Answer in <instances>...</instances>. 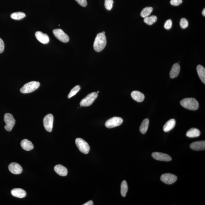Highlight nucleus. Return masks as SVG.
Instances as JSON below:
<instances>
[{
  "instance_id": "31",
  "label": "nucleus",
  "mask_w": 205,
  "mask_h": 205,
  "mask_svg": "<svg viewBox=\"0 0 205 205\" xmlns=\"http://www.w3.org/2000/svg\"><path fill=\"white\" fill-rule=\"evenodd\" d=\"M173 25V22L171 20H167L165 23L164 28L166 29L169 30L171 29Z\"/></svg>"
},
{
  "instance_id": "17",
  "label": "nucleus",
  "mask_w": 205,
  "mask_h": 205,
  "mask_svg": "<svg viewBox=\"0 0 205 205\" xmlns=\"http://www.w3.org/2000/svg\"><path fill=\"white\" fill-rule=\"evenodd\" d=\"M132 98L138 102H141L145 98L144 94L138 91H133L131 93Z\"/></svg>"
},
{
  "instance_id": "32",
  "label": "nucleus",
  "mask_w": 205,
  "mask_h": 205,
  "mask_svg": "<svg viewBox=\"0 0 205 205\" xmlns=\"http://www.w3.org/2000/svg\"><path fill=\"white\" fill-rule=\"evenodd\" d=\"M182 0H171L170 4L173 6H178L182 3Z\"/></svg>"
},
{
  "instance_id": "28",
  "label": "nucleus",
  "mask_w": 205,
  "mask_h": 205,
  "mask_svg": "<svg viewBox=\"0 0 205 205\" xmlns=\"http://www.w3.org/2000/svg\"><path fill=\"white\" fill-rule=\"evenodd\" d=\"M80 89H81V87L78 85L74 87V88L71 90V91H70L69 94L68 96V98H71V97H72L73 96L75 95L80 91Z\"/></svg>"
},
{
  "instance_id": "7",
  "label": "nucleus",
  "mask_w": 205,
  "mask_h": 205,
  "mask_svg": "<svg viewBox=\"0 0 205 205\" xmlns=\"http://www.w3.org/2000/svg\"><path fill=\"white\" fill-rule=\"evenodd\" d=\"M123 120L119 117H112L106 122L105 125L109 128L118 127L121 125L123 123Z\"/></svg>"
},
{
  "instance_id": "24",
  "label": "nucleus",
  "mask_w": 205,
  "mask_h": 205,
  "mask_svg": "<svg viewBox=\"0 0 205 205\" xmlns=\"http://www.w3.org/2000/svg\"><path fill=\"white\" fill-rule=\"evenodd\" d=\"M153 10V8L152 7H146L140 13V16L144 18L149 17L152 12Z\"/></svg>"
},
{
  "instance_id": "23",
  "label": "nucleus",
  "mask_w": 205,
  "mask_h": 205,
  "mask_svg": "<svg viewBox=\"0 0 205 205\" xmlns=\"http://www.w3.org/2000/svg\"><path fill=\"white\" fill-rule=\"evenodd\" d=\"M149 120V119H146L143 120L140 128V131L143 134H145L148 130Z\"/></svg>"
},
{
  "instance_id": "1",
  "label": "nucleus",
  "mask_w": 205,
  "mask_h": 205,
  "mask_svg": "<svg viewBox=\"0 0 205 205\" xmlns=\"http://www.w3.org/2000/svg\"><path fill=\"white\" fill-rule=\"evenodd\" d=\"M107 44V38L105 34L100 33L97 34L94 44V49L97 52L102 51Z\"/></svg>"
},
{
  "instance_id": "21",
  "label": "nucleus",
  "mask_w": 205,
  "mask_h": 205,
  "mask_svg": "<svg viewBox=\"0 0 205 205\" xmlns=\"http://www.w3.org/2000/svg\"><path fill=\"white\" fill-rule=\"evenodd\" d=\"M197 73L199 77L202 81V82L205 84V69L203 66L199 65L197 66Z\"/></svg>"
},
{
  "instance_id": "18",
  "label": "nucleus",
  "mask_w": 205,
  "mask_h": 205,
  "mask_svg": "<svg viewBox=\"0 0 205 205\" xmlns=\"http://www.w3.org/2000/svg\"><path fill=\"white\" fill-rule=\"evenodd\" d=\"M54 170L57 174L62 176H66L68 173L67 169L61 164L56 165L54 167Z\"/></svg>"
},
{
  "instance_id": "14",
  "label": "nucleus",
  "mask_w": 205,
  "mask_h": 205,
  "mask_svg": "<svg viewBox=\"0 0 205 205\" xmlns=\"http://www.w3.org/2000/svg\"><path fill=\"white\" fill-rule=\"evenodd\" d=\"M190 148L196 151H200L204 150L205 149V141H202L194 142L192 143L190 145Z\"/></svg>"
},
{
  "instance_id": "26",
  "label": "nucleus",
  "mask_w": 205,
  "mask_h": 205,
  "mask_svg": "<svg viewBox=\"0 0 205 205\" xmlns=\"http://www.w3.org/2000/svg\"><path fill=\"white\" fill-rule=\"evenodd\" d=\"M25 14L22 12L14 13L11 14V18L15 20H21L26 17Z\"/></svg>"
},
{
  "instance_id": "15",
  "label": "nucleus",
  "mask_w": 205,
  "mask_h": 205,
  "mask_svg": "<svg viewBox=\"0 0 205 205\" xmlns=\"http://www.w3.org/2000/svg\"><path fill=\"white\" fill-rule=\"evenodd\" d=\"M11 195L14 197L22 198L26 196V192L21 188H14L11 191Z\"/></svg>"
},
{
  "instance_id": "30",
  "label": "nucleus",
  "mask_w": 205,
  "mask_h": 205,
  "mask_svg": "<svg viewBox=\"0 0 205 205\" xmlns=\"http://www.w3.org/2000/svg\"><path fill=\"white\" fill-rule=\"evenodd\" d=\"M180 25L181 28L183 29L187 28L188 26V21L185 18H182L180 20Z\"/></svg>"
},
{
  "instance_id": "5",
  "label": "nucleus",
  "mask_w": 205,
  "mask_h": 205,
  "mask_svg": "<svg viewBox=\"0 0 205 205\" xmlns=\"http://www.w3.org/2000/svg\"><path fill=\"white\" fill-rule=\"evenodd\" d=\"M4 122L6 125L4 127L5 129L8 131H11L15 124V120L12 114L6 113L4 116Z\"/></svg>"
},
{
  "instance_id": "9",
  "label": "nucleus",
  "mask_w": 205,
  "mask_h": 205,
  "mask_svg": "<svg viewBox=\"0 0 205 205\" xmlns=\"http://www.w3.org/2000/svg\"><path fill=\"white\" fill-rule=\"evenodd\" d=\"M53 33L56 38L63 43H67L69 41L68 36L63 31V30L58 29L53 31Z\"/></svg>"
},
{
  "instance_id": "2",
  "label": "nucleus",
  "mask_w": 205,
  "mask_h": 205,
  "mask_svg": "<svg viewBox=\"0 0 205 205\" xmlns=\"http://www.w3.org/2000/svg\"><path fill=\"white\" fill-rule=\"evenodd\" d=\"M182 107L190 110H196L198 109L199 104L195 99L189 98L183 99L180 102Z\"/></svg>"
},
{
  "instance_id": "35",
  "label": "nucleus",
  "mask_w": 205,
  "mask_h": 205,
  "mask_svg": "<svg viewBox=\"0 0 205 205\" xmlns=\"http://www.w3.org/2000/svg\"><path fill=\"white\" fill-rule=\"evenodd\" d=\"M94 205V203L92 200H89L88 202H87L86 203H84L83 205Z\"/></svg>"
},
{
  "instance_id": "27",
  "label": "nucleus",
  "mask_w": 205,
  "mask_h": 205,
  "mask_svg": "<svg viewBox=\"0 0 205 205\" xmlns=\"http://www.w3.org/2000/svg\"><path fill=\"white\" fill-rule=\"evenodd\" d=\"M128 187L127 182L125 180H124L122 182L121 190H120L121 195L123 197H125L126 196L128 191Z\"/></svg>"
},
{
  "instance_id": "38",
  "label": "nucleus",
  "mask_w": 205,
  "mask_h": 205,
  "mask_svg": "<svg viewBox=\"0 0 205 205\" xmlns=\"http://www.w3.org/2000/svg\"><path fill=\"white\" fill-rule=\"evenodd\" d=\"M99 93V91H97V93Z\"/></svg>"
},
{
  "instance_id": "37",
  "label": "nucleus",
  "mask_w": 205,
  "mask_h": 205,
  "mask_svg": "<svg viewBox=\"0 0 205 205\" xmlns=\"http://www.w3.org/2000/svg\"><path fill=\"white\" fill-rule=\"evenodd\" d=\"M102 33L104 34H105V32H103Z\"/></svg>"
},
{
  "instance_id": "8",
  "label": "nucleus",
  "mask_w": 205,
  "mask_h": 205,
  "mask_svg": "<svg viewBox=\"0 0 205 205\" xmlns=\"http://www.w3.org/2000/svg\"><path fill=\"white\" fill-rule=\"evenodd\" d=\"M54 117L52 114H48L46 116L44 119V125L47 131H52Z\"/></svg>"
},
{
  "instance_id": "12",
  "label": "nucleus",
  "mask_w": 205,
  "mask_h": 205,
  "mask_svg": "<svg viewBox=\"0 0 205 205\" xmlns=\"http://www.w3.org/2000/svg\"><path fill=\"white\" fill-rule=\"evenodd\" d=\"M35 36L37 40L43 44H46L49 42L50 38L47 34H44L41 31H37Z\"/></svg>"
},
{
  "instance_id": "34",
  "label": "nucleus",
  "mask_w": 205,
  "mask_h": 205,
  "mask_svg": "<svg viewBox=\"0 0 205 205\" xmlns=\"http://www.w3.org/2000/svg\"><path fill=\"white\" fill-rule=\"evenodd\" d=\"M4 43L3 40L0 38V53L3 52L4 49Z\"/></svg>"
},
{
  "instance_id": "29",
  "label": "nucleus",
  "mask_w": 205,
  "mask_h": 205,
  "mask_svg": "<svg viewBox=\"0 0 205 205\" xmlns=\"http://www.w3.org/2000/svg\"><path fill=\"white\" fill-rule=\"evenodd\" d=\"M113 0H105L104 6L106 9L108 11L111 10L113 8Z\"/></svg>"
},
{
  "instance_id": "4",
  "label": "nucleus",
  "mask_w": 205,
  "mask_h": 205,
  "mask_svg": "<svg viewBox=\"0 0 205 205\" xmlns=\"http://www.w3.org/2000/svg\"><path fill=\"white\" fill-rule=\"evenodd\" d=\"M97 97L98 93L95 92L90 93L81 100L80 103V105L81 107H84L91 106L94 103Z\"/></svg>"
},
{
  "instance_id": "22",
  "label": "nucleus",
  "mask_w": 205,
  "mask_h": 205,
  "mask_svg": "<svg viewBox=\"0 0 205 205\" xmlns=\"http://www.w3.org/2000/svg\"><path fill=\"white\" fill-rule=\"evenodd\" d=\"M200 130L196 128H191L187 131L186 136L189 137H199L200 135Z\"/></svg>"
},
{
  "instance_id": "25",
  "label": "nucleus",
  "mask_w": 205,
  "mask_h": 205,
  "mask_svg": "<svg viewBox=\"0 0 205 205\" xmlns=\"http://www.w3.org/2000/svg\"><path fill=\"white\" fill-rule=\"evenodd\" d=\"M157 17L156 16L153 15L150 17H146L144 19V22L149 25H151L156 22Z\"/></svg>"
},
{
  "instance_id": "3",
  "label": "nucleus",
  "mask_w": 205,
  "mask_h": 205,
  "mask_svg": "<svg viewBox=\"0 0 205 205\" xmlns=\"http://www.w3.org/2000/svg\"><path fill=\"white\" fill-rule=\"evenodd\" d=\"M40 86V83L37 81H31L24 84L20 89V92L23 94H28L35 91Z\"/></svg>"
},
{
  "instance_id": "13",
  "label": "nucleus",
  "mask_w": 205,
  "mask_h": 205,
  "mask_svg": "<svg viewBox=\"0 0 205 205\" xmlns=\"http://www.w3.org/2000/svg\"><path fill=\"white\" fill-rule=\"evenodd\" d=\"M10 171L14 174H20L22 173L23 169L21 166L18 163H12L8 166Z\"/></svg>"
},
{
  "instance_id": "11",
  "label": "nucleus",
  "mask_w": 205,
  "mask_h": 205,
  "mask_svg": "<svg viewBox=\"0 0 205 205\" xmlns=\"http://www.w3.org/2000/svg\"><path fill=\"white\" fill-rule=\"evenodd\" d=\"M152 156L155 160L159 161H169L172 160L171 157L165 153L155 152L152 153Z\"/></svg>"
},
{
  "instance_id": "20",
  "label": "nucleus",
  "mask_w": 205,
  "mask_h": 205,
  "mask_svg": "<svg viewBox=\"0 0 205 205\" xmlns=\"http://www.w3.org/2000/svg\"><path fill=\"white\" fill-rule=\"evenodd\" d=\"M21 145L22 148L26 151H30L34 148V146L32 143L27 139H24L21 141Z\"/></svg>"
},
{
  "instance_id": "6",
  "label": "nucleus",
  "mask_w": 205,
  "mask_h": 205,
  "mask_svg": "<svg viewBox=\"0 0 205 205\" xmlns=\"http://www.w3.org/2000/svg\"><path fill=\"white\" fill-rule=\"evenodd\" d=\"M75 143L80 152L85 154L88 153L90 150V147L85 140L81 138H78L76 139Z\"/></svg>"
},
{
  "instance_id": "16",
  "label": "nucleus",
  "mask_w": 205,
  "mask_h": 205,
  "mask_svg": "<svg viewBox=\"0 0 205 205\" xmlns=\"http://www.w3.org/2000/svg\"><path fill=\"white\" fill-rule=\"evenodd\" d=\"M180 71V66L179 64L176 63L172 66L170 73V78L173 79L178 76Z\"/></svg>"
},
{
  "instance_id": "10",
  "label": "nucleus",
  "mask_w": 205,
  "mask_h": 205,
  "mask_svg": "<svg viewBox=\"0 0 205 205\" xmlns=\"http://www.w3.org/2000/svg\"><path fill=\"white\" fill-rule=\"evenodd\" d=\"M177 176L170 173H165L162 175L160 180L163 183L167 185H171L177 181Z\"/></svg>"
},
{
  "instance_id": "19",
  "label": "nucleus",
  "mask_w": 205,
  "mask_h": 205,
  "mask_svg": "<svg viewBox=\"0 0 205 205\" xmlns=\"http://www.w3.org/2000/svg\"><path fill=\"white\" fill-rule=\"evenodd\" d=\"M176 124V121L174 119H171L169 120L163 126V131L165 132L170 131L174 128Z\"/></svg>"
},
{
  "instance_id": "36",
  "label": "nucleus",
  "mask_w": 205,
  "mask_h": 205,
  "mask_svg": "<svg viewBox=\"0 0 205 205\" xmlns=\"http://www.w3.org/2000/svg\"><path fill=\"white\" fill-rule=\"evenodd\" d=\"M202 14H203V16L205 17V9L204 8V9H203V11H202Z\"/></svg>"
},
{
  "instance_id": "33",
  "label": "nucleus",
  "mask_w": 205,
  "mask_h": 205,
  "mask_svg": "<svg viewBox=\"0 0 205 205\" xmlns=\"http://www.w3.org/2000/svg\"><path fill=\"white\" fill-rule=\"evenodd\" d=\"M75 1L82 6L83 7L86 6L87 5V0H75Z\"/></svg>"
}]
</instances>
